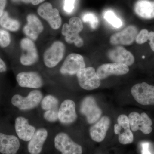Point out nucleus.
I'll list each match as a JSON object with an SVG mask.
<instances>
[{
    "instance_id": "28",
    "label": "nucleus",
    "mask_w": 154,
    "mask_h": 154,
    "mask_svg": "<svg viewBox=\"0 0 154 154\" xmlns=\"http://www.w3.org/2000/svg\"><path fill=\"white\" fill-rule=\"evenodd\" d=\"M11 42L10 33L5 30L0 29V46L2 48L8 47Z\"/></svg>"
},
{
    "instance_id": "11",
    "label": "nucleus",
    "mask_w": 154,
    "mask_h": 154,
    "mask_svg": "<svg viewBox=\"0 0 154 154\" xmlns=\"http://www.w3.org/2000/svg\"><path fill=\"white\" fill-rule=\"evenodd\" d=\"M85 68L82 56L76 53L71 54L67 57L60 69L63 75H76L78 72Z\"/></svg>"
},
{
    "instance_id": "6",
    "label": "nucleus",
    "mask_w": 154,
    "mask_h": 154,
    "mask_svg": "<svg viewBox=\"0 0 154 154\" xmlns=\"http://www.w3.org/2000/svg\"><path fill=\"white\" fill-rule=\"evenodd\" d=\"M131 129L133 131L140 130L145 134H149L152 131V122L145 113L141 114L136 112L130 113L128 116Z\"/></svg>"
},
{
    "instance_id": "37",
    "label": "nucleus",
    "mask_w": 154,
    "mask_h": 154,
    "mask_svg": "<svg viewBox=\"0 0 154 154\" xmlns=\"http://www.w3.org/2000/svg\"><path fill=\"white\" fill-rule=\"evenodd\" d=\"M13 1H14V2H18V1H19V0H13Z\"/></svg>"
},
{
    "instance_id": "22",
    "label": "nucleus",
    "mask_w": 154,
    "mask_h": 154,
    "mask_svg": "<svg viewBox=\"0 0 154 154\" xmlns=\"http://www.w3.org/2000/svg\"><path fill=\"white\" fill-rule=\"evenodd\" d=\"M137 15L145 19L154 18V1L139 0L134 6Z\"/></svg>"
},
{
    "instance_id": "38",
    "label": "nucleus",
    "mask_w": 154,
    "mask_h": 154,
    "mask_svg": "<svg viewBox=\"0 0 154 154\" xmlns=\"http://www.w3.org/2000/svg\"><path fill=\"white\" fill-rule=\"evenodd\" d=\"M142 58L143 59L145 58V56H143L142 57Z\"/></svg>"
},
{
    "instance_id": "21",
    "label": "nucleus",
    "mask_w": 154,
    "mask_h": 154,
    "mask_svg": "<svg viewBox=\"0 0 154 154\" xmlns=\"http://www.w3.org/2000/svg\"><path fill=\"white\" fill-rule=\"evenodd\" d=\"M48 135L47 130L40 128L36 130L33 136L29 141L28 151L30 154H39Z\"/></svg>"
},
{
    "instance_id": "33",
    "label": "nucleus",
    "mask_w": 154,
    "mask_h": 154,
    "mask_svg": "<svg viewBox=\"0 0 154 154\" xmlns=\"http://www.w3.org/2000/svg\"><path fill=\"white\" fill-rule=\"evenodd\" d=\"M149 45L151 48L154 51V32L153 31L149 32Z\"/></svg>"
},
{
    "instance_id": "36",
    "label": "nucleus",
    "mask_w": 154,
    "mask_h": 154,
    "mask_svg": "<svg viewBox=\"0 0 154 154\" xmlns=\"http://www.w3.org/2000/svg\"><path fill=\"white\" fill-rule=\"evenodd\" d=\"M7 70V67L4 61L0 58V73L4 72Z\"/></svg>"
},
{
    "instance_id": "20",
    "label": "nucleus",
    "mask_w": 154,
    "mask_h": 154,
    "mask_svg": "<svg viewBox=\"0 0 154 154\" xmlns=\"http://www.w3.org/2000/svg\"><path fill=\"white\" fill-rule=\"evenodd\" d=\"M20 144L15 136L0 133V153L3 154H16Z\"/></svg>"
},
{
    "instance_id": "29",
    "label": "nucleus",
    "mask_w": 154,
    "mask_h": 154,
    "mask_svg": "<svg viewBox=\"0 0 154 154\" xmlns=\"http://www.w3.org/2000/svg\"><path fill=\"white\" fill-rule=\"evenodd\" d=\"M44 118L49 122H54L58 119V110H46L44 113Z\"/></svg>"
},
{
    "instance_id": "17",
    "label": "nucleus",
    "mask_w": 154,
    "mask_h": 154,
    "mask_svg": "<svg viewBox=\"0 0 154 154\" xmlns=\"http://www.w3.org/2000/svg\"><path fill=\"white\" fill-rule=\"evenodd\" d=\"M15 129L18 137L25 141H29L36 131L35 127L30 125L28 119L23 116L16 118Z\"/></svg>"
},
{
    "instance_id": "13",
    "label": "nucleus",
    "mask_w": 154,
    "mask_h": 154,
    "mask_svg": "<svg viewBox=\"0 0 154 154\" xmlns=\"http://www.w3.org/2000/svg\"><path fill=\"white\" fill-rule=\"evenodd\" d=\"M58 115L59 120L63 124H69L74 122L77 118L74 102L71 99L64 100L61 104Z\"/></svg>"
},
{
    "instance_id": "3",
    "label": "nucleus",
    "mask_w": 154,
    "mask_h": 154,
    "mask_svg": "<svg viewBox=\"0 0 154 154\" xmlns=\"http://www.w3.org/2000/svg\"><path fill=\"white\" fill-rule=\"evenodd\" d=\"M77 79L80 87L85 90L91 91L99 88L101 79L97 74L94 68H85L78 72Z\"/></svg>"
},
{
    "instance_id": "24",
    "label": "nucleus",
    "mask_w": 154,
    "mask_h": 154,
    "mask_svg": "<svg viewBox=\"0 0 154 154\" xmlns=\"http://www.w3.org/2000/svg\"><path fill=\"white\" fill-rule=\"evenodd\" d=\"M0 25L11 31H17L20 28L19 21L10 18L7 11H4L2 16L0 18Z\"/></svg>"
},
{
    "instance_id": "35",
    "label": "nucleus",
    "mask_w": 154,
    "mask_h": 154,
    "mask_svg": "<svg viewBox=\"0 0 154 154\" xmlns=\"http://www.w3.org/2000/svg\"><path fill=\"white\" fill-rule=\"evenodd\" d=\"M21 1L23 2L26 3V4L31 3L32 5H38L40 3L44 2L45 0H21Z\"/></svg>"
},
{
    "instance_id": "1",
    "label": "nucleus",
    "mask_w": 154,
    "mask_h": 154,
    "mask_svg": "<svg viewBox=\"0 0 154 154\" xmlns=\"http://www.w3.org/2000/svg\"><path fill=\"white\" fill-rule=\"evenodd\" d=\"M42 96L40 91L33 90L26 97L19 94L14 95L11 99V103L20 110H32L38 106L42 100Z\"/></svg>"
},
{
    "instance_id": "16",
    "label": "nucleus",
    "mask_w": 154,
    "mask_h": 154,
    "mask_svg": "<svg viewBox=\"0 0 154 154\" xmlns=\"http://www.w3.org/2000/svg\"><path fill=\"white\" fill-rule=\"evenodd\" d=\"M107 56L113 63L128 66L132 65L134 62V57L132 53L121 46H116L110 50L107 53Z\"/></svg>"
},
{
    "instance_id": "26",
    "label": "nucleus",
    "mask_w": 154,
    "mask_h": 154,
    "mask_svg": "<svg viewBox=\"0 0 154 154\" xmlns=\"http://www.w3.org/2000/svg\"><path fill=\"white\" fill-rule=\"evenodd\" d=\"M104 18L114 28H120L123 25L121 19L119 18L113 11L111 10H107L105 11L104 14Z\"/></svg>"
},
{
    "instance_id": "19",
    "label": "nucleus",
    "mask_w": 154,
    "mask_h": 154,
    "mask_svg": "<svg viewBox=\"0 0 154 154\" xmlns=\"http://www.w3.org/2000/svg\"><path fill=\"white\" fill-rule=\"evenodd\" d=\"M110 124L109 117L104 116L93 125L90 129L92 139L96 142H101L105 139Z\"/></svg>"
},
{
    "instance_id": "18",
    "label": "nucleus",
    "mask_w": 154,
    "mask_h": 154,
    "mask_svg": "<svg viewBox=\"0 0 154 154\" xmlns=\"http://www.w3.org/2000/svg\"><path fill=\"white\" fill-rule=\"evenodd\" d=\"M28 23L23 28V32L26 36L33 40H36L44 29L43 25L39 19L33 14L27 17Z\"/></svg>"
},
{
    "instance_id": "5",
    "label": "nucleus",
    "mask_w": 154,
    "mask_h": 154,
    "mask_svg": "<svg viewBox=\"0 0 154 154\" xmlns=\"http://www.w3.org/2000/svg\"><path fill=\"white\" fill-rule=\"evenodd\" d=\"M65 51V46L62 42H54L43 54V60L45 65L50 68L56 66L62 60Z\"/></svg>"
},
{
    "instance_id": "12",
    "label": "nucleus",
    "mask_w": 154,
    "mask_h": 154,
    "mask_svg": "<svg viewBox=\"0 0 154 154\" xmlns=\"http://www.w3.org/2000/svg\"><path fill=\"white\" fill-rule=\"evenodd\" d=\"M137 34V28L134 25H130L112 35L110 38V43L113 45H130L135 41Z\"/></svg>"
},
{
    "instance_id": "32",
    "label": "nucleus",
    "mask_w": 154,
    "mask_h": 154,
    "mask_svg": "<svg viewBox=\"0 0 154 154\" xmlns=\"http://www.w3.org/2000/svg\"><path fill=\"white\" fill-rule=\"evenodd\" d=\"M142 154H154L150 143L143 142L141 144Z\"/></svg>"
},
{
    "instance_id": "4",
    "label": "nucleus",
    "mask_w": 154,
    "mask_h": 154,
    "mask_svg": "<svg viewBox=\"0 0 154 154\" xmlns=\"http://www.w3.org/2000/svg\"><path fill=\"white\" fill-rule=\"evenodd\" d=\"M55 148L62 154H82V148L65 133L58 134L54 138Z\"/></svg>"
},
{
    "instance_id": "2",
    "label": "nucleus",
    "mask_w": 154,
    "mask_h": 154,
    "mask_svg": "<svg viewBox=\"0 0 154 154\" xmlns=\"http://www.w3.org/2000/svg\"><path fill=\"white\" fill-rule=\"evenodd\" d=\"M131 93L135 100L140 105H154V86L143 82L133 86Z\"/></svg>"
},
{
    "instance_id": "34",
    "label": "nucleus",
    "mask_w": 154,
    "mask_h": 154,
    "mask_svg": "<svg viewBox=\"0 0 154 154\" xmlns=\"http://www.w3.org/2000/svg\"><path fill=\"white\" fill-rule=\"evenodd\" d=\"M7 0H0V18L2 17L4 12V9L5 8Z\"/></svg>"
},
{
    "instance_id": "27",
    "label": "nucleus",
    "mask_w": 154,
    "mask_h": 154,
    "mask_svg": "<svg viewBox=\"0 0 154 154\" xmlns=\"http://www.w3.org/2000/svg\"><path fill=\"white\" fill-rule=\"evenodd\" d=\"M82 18L84 22H89L91 28L93 29H96L99 25V22L98 17L93 13H85L83 15Z\"/></svg>"
},
{
    "instance_id": "15",
    "label": "nucleus",
    "mask_w": 154,
    "mask_h": 154,
    "mask_svg": "<svg viewBox=\"0 0 154 154\" xmlns=\"http://www.w3.org/2000/svg\"><path fill=\"white\" fill-rule=\"evenodd\" d=\"M128 66L122 64L109 63L104 64L97 69V74L100 79H104L111 75H121L126 74L129 72Z\"/></svg>"
},
{
    "instance_id": "9",
    "label": "nucleus",
    "mask_w": 154,
    "mask_h": 154,
    "mask_svg": "<svg viewBox=\"0 0 154 154\" xmlns=\"http://www.w3.org/2000/svg\"><path fill=\"white\" fill-rule=\"evenodd\" d=\"M118 124L114 125V132L118 134L119 143L123 145L132 143L134 135L130 126L128 117L122 114L117 119Z\"/></svg>"
},
{
    "instance_id": "25",
    "label": "nucleus",
    "mask_w": 154,
    "mask_h": 154,
    "mask_svg": "<svg viewBox=\"0 0 154 154\" xmlns=\"http://www.w3.org/2000/svg\"><path fill=\"white\" fill-rule=\"evenodd\" d=\"M58 100L55 96L47 95L41 101V107L43 110H57Z\"/></svg>"
},
{
    "instance_id": "8",
    "label": "nucleus",
    "mask_w": 154,
    "mask_h": 154,
    "mask_svg": "<svg viewBox=\"0 0 154 154\" xmlns=\"http://www.w3.org/2000/svg\"><path fill=\"white\" fill-rule=\"evenodd\" d=\"M20 46L23 51L20 58L21 64L25 66H29L36 63L38 56L34 42L30 38H24L20 42Z\"/></svg>"
},
{
    "instance_id": "23",
    "label": "nucleus",
    "mask_w": 154,
    "mask_h": 154,
    "mask_svg": "<svg viewBox=\"0 0 154 154\" xmlns=\"http://www.w3.org/2000/svg\"><path fill=\"white\" fill-rule=\"evenodd\" d=\"M80 32L81 31L76 28L67 23L64 24L62 30V33L65 36L66 41L69 44L74 43L79 48L82 47L84 44V41L79 34Z\"/></svg>"
},
{
    "instance_id": "30",
    "label": "nucleus",
    "mask_w": 154,
    "mask_h": 154,
    "mask_svg": "<svg viewBox=\"0 0 154 154\" xmlns=\"http://www.w3.org/2000/svg\"><path fill=\"white\" fill-rule=\"evenodd\" d=\"M149 32L146 29H143L137 34L136 41L139 44H143L149 40Z\"/></svg>"
},
{
    "instance_id": "7",
    "label": "nucleus",
    "mask_w": 154,
    "mask_h": 154,
    "mask_svg": "<svg viewBox=\"0 0 154 154\" xmlns=\"http://www.w3.org/2000/svg\"><path fill=\"white\" fill-rule=\"evenodd\" d=\"M80 111L86 116L90 124L98 121L102 114V110L97 105L95 99L91 96H87L83 99L80 106Z\"/></svg>"
},
{
    "instance_id": "14",
    "label": "nucleus",
    "mask_w": 154,
    "mask_h": 154,
    "mask_svg": "<svg viewBox=\"0 0 154 154\" xmlns=\"http://www.w3.org/2000/svg\"><path fill=\"white\" fill-rule=\"evenodd\" d=\"M17 81L22 88L38 89L41 88L43 84L41 76L34 72L19 73L17 75Z\"/></svg>"
},
{
    "instance_id": "31",
    "label": "nucleus",
    "mask_w": 154,
    "mask_h": 154,
    "mask_svg": "<svg viewBox=\"0 0 154 154\" xmlns=\"http://www.w3.org/2000/svg\"><path fill=\"white\" fill-rule=\"evenodd\" d=\"M76 0H65L64 10L68 13H71L75 8Z\"/></svg>"
},
{
    "instance_id": "10",
    "label": "nucleus",
    "mask_w": 154,
    "mask_h": 154,
    "mask_svg": "<svg viewBox=\"0 0 154 154\" xmlns=\"http://www.w3.org/2000/svg\"><path fill=\"white\" fill-rule=\"evenodd\" d=\"M39 16L49 23L52 29L57 30L60 28L62 19L57 9L53 8L50 3L46 2L41 5L37 10Z\"/></svg>"
}]
</instances>
